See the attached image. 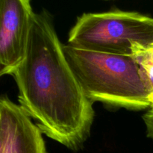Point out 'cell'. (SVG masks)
<instances>
[{
    "mask_svg": "<svg viewBox=\"0 0 153 153\" xmlns=\"http://www.w3.org/2000/svg\"><path fill=\"white\" fill-rule=\"evenodd\" d=\"M19 105L43 134L77 151L95 116L46 10L34 13L26 52L13 74Z\"/></svg>",
    "mask_w": 153,
    "mask_h": 153,
    "instance_id": "6da1fadb",
    "label": "cell"
},
{
    "mask_svg": "<svg viewBox=\"0 0 153 153\" xmlns=\"http://www.w3.org/2000/svg\"><path fill=\"white\" fill-rule=\"evenodd\" d=\"M64 53L91 102L129 110L151 108L150 94L133 55L64 46Z\"/></svg>",
    "mask_w": 153,
    "mask_h": 153,
    "instance_id": "7a4b0ae2",
    "label": "cell"
},
{
    "mask_svg": "<svg viewBox=\"0 0 153 153\" xmlns=\"http://www.w3.org/2000/svg\"><path fill=\"white\" fill-rule=\"evenodd\" d=\"M68 45L102 53L133 55L136 45L153 46V18L117 9L83 13L69 33Z\"/></svg>",
    "mask_w": 153,
    "mask_h": 153,
    "instance_id": "3957f363",
    "label": "cell"
},
{
    "mask_svg": "<svg viewBox=\"0 0 153 153\" xmlns=\"http://www.w3.org/2000/svg\"><path fill=\"white\" fill-rule=\"evenodd\" d=\"M34 15L31 0H0V76L13 74L25 57Z\"/></svg>",
    "mask_w": 153,
    "mask_h": 153,
    "instance_id": "277c9868",
    "label": "cell"
},
{
    "mask_svg": "<svg viewBox=\"0 0 153 153\" xmlns=\"http://www.w3.org/2000/svg\"><path fill=\"white\" fill-rule=\"evenodd\" d=\"M43 132L7 96L0 100V153H46Z\"/></svg>",
    "mask_w": 153,
    "mask_h": 153,
    "instance_id": "5b68a950",
    "label": "cell"
},
{
    "mask_svg": "<svg viewBox=\"0 0 153 153\" xmlns=\"http://www.w3.org/2000/svg\"><path fill=\"white\" fill-rule=\"evenodd\" d=\"M133 56L138 64L143 82L150 94L153 107V46L146 48L136 45L133 49Z\"/></svg>",
    "mask_w": 153,
    "mask_h": 153,
    "instance_id": "8992f818",
    "label": "cell"
},
{
    "mask_svg": "<svg viewBox=\"0 0 153 153\" xmlns=\"http://www.w3.org/2000/svg\"><path fill=\"white\" fill-rule=\"evenodd\" d=\"M143 119L146 125L147 137L153 140V107L149 108V110L143 115Z\"/></svg>",
    "mask_w": 153,
    "mask_h": 153,
    "instance_id": "52a82bcc",
    "label": "cell"
}]
</instances>
